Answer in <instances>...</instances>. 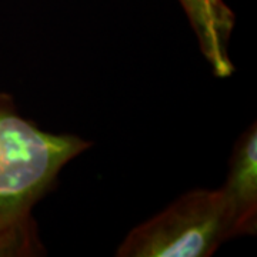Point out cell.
I'll return each mask as SVG.
<instances>
[{
	"mask_svg": "<svg viewBox=\"0 0 257 257\" xmlns=\"http://www.w3.org/2000/svg\"><path fill=\"white\" fill-rule=\"evenodd\" d=\"M230 237L221 189H193L127 233L117 257H209Z\"/></svg>",
	"mask_w": 257,
	"mask_h": 257,
	"instance_id": "2",
	"label": "cell"
},
{
	"mask_svg": "<svg viewBox=\"0 0 257 257\" xmlns=\"http://www.w3.org/2000/svg\"><path fill=\"white\" fill-rule=\"evenodd\" d=\"M197 37L202 55L213 74L227 79L236 67L229 55V43L234 29V13L224 0H179Z\"/></svg>",
	"mask_w": 257,
	"mask_h": 257,
	"instance_id": "4",
	"label": "cell"
},
{
	"mask_svg": "<svg viewBox=\"0 0 257 257\" xmlns=\"http://www.w3.org/2000/svg\"><path fill=\"white\" fill-rule=\"evenodd\" d=\"M92 145L40 128L19 111L10 93L0 90V257L45 254L35 207L64 166Z\"/></svg>",
	"mask_w": 257,
	"mask_h": 257,
	"instance_id": "1",
	"label": "cell"
},
{
	"mask_svg": "<svg viewBox=\"0 0 257 257\" xmlns=\"http://www.w3.org/2000/svg\"><path fill=\"white\" fill-rule=\"evenodd\" d=\"M230 216V237L256 234L257 230V127L253 121L233 147L224 186Z\"/></svg>",
	"mask_w": 257,
	"mask_h": 257,
	"instance_id": "3",
	"label": "cell"
}]
</instances>
